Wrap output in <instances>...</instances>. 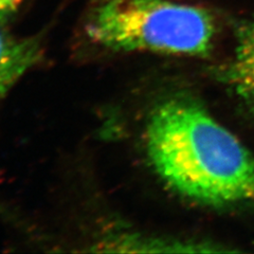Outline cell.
Wrapping results in <instances>:
<instances>
[{
  "instance_id": "1",
  "label": "cell",
  "mask_w": 254,
  "mask_h": 254,
  "mask_svg": "<svg viewBox=\"0 0 254 254\" xmlns=\"http://www.w3.org/2000/svg\"><path fill=\"white\" fill-rule=\"evenodd\" d=\"M145 143L155 171L175 192L213 208L254 205V156L194 99L159 103Z\"/></svg>"
},
{
  "instance_id": "3",
  "label": "cell",
  "mask_w": 254,
  "mask_h": 254,
  "mask_svg": "<svg viewBox=\"0 0 254 254\" xmlns=\"http://www.w3.org/2000/svg\"><path fill=\"white\" fill-rule=\"evenodd\" d=\"M42 57L41 42L34 37H15L0 23V101Z\"/></svg>"
},
{
  "instance_id": "5",
  "label": "cell",
  "mask_w": 254,
  "mask_h": 254,
  "mask_svg": "<svg viewBox=\"0 0 254 254\" xmlns=\"http://www.w3.org/2000/svg\"><path fill=\"white\" fill-rule=\"evenodd\" d=\"M23 0H0V23L17 11Z\"/></svg>"
},
{
  "instance_id": "2",
  "label": "cell",
  "mask_w": 254,
  "mask_h": 254,
  "mask_svg": "<svg viewBox=\"0 0 254 254\" xmlns=\"http://www.w3.org/2000/svg\"><path fill=\"white\" fill-rule=\"evenodd\" d=\"M216 20L201 6L172 0H102L86 23L90 41L118 52L204 57Z\"/></svg>"
},
{
  "instance_id": "4",
  "label": "cell",
  "mask_w": 254,
  "mask_h": 254,
  "mask_svg": "<svg viewBox=\"0 0 254 254\" xmlns=\"http://www.w3.org/2000/svg\"><path fill=\"white\" fill-rule=\"evenodd\" d=\"M234 55L225 69L226 82L254 114V19L242 20L235 29Z\"/></svg>"
}]
</instances>
